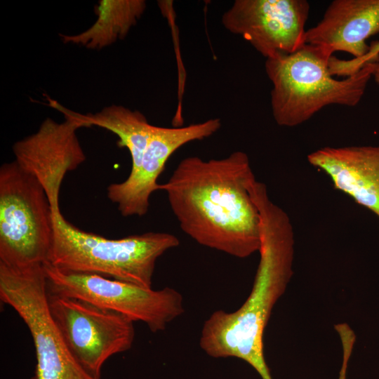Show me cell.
<instances>
[{
  "label": "cell",
  "mask_w": 379,
  "mask_h": 379,
  "mask_svg": "<svg viewBox=\"0 0 379 379\" xmlns=\"http://www.w3.org/2000/svg\"><path fill=\"white\" fill-rule=\"evenodd\" d=\"M48 295L44 265L0 263V299L26 324L34 345L36 362L32 379H96L65 344L51 317Z\"/></svg>",
  "instance_id": "cell-6"
},
{
  "label": "cell",
  "mask_w": 379,
  "mask_h": 379,
  "mask_svg": "<svg viewBox=\"0 0 379 379\" xmlns=\"http://www.w3.org/2000/svg\"><path fill=\"white\" fill-rule=\"evenodd\" d=\"M255 179L248 156L235 151L221 159H182L166 193L180 229L197 243L245 258L260 246V216L251 192Z\"/></svg>",
  "instance_id": "cell-1"
},
{
  "label": "cell",
  "mask_w": 379,
  "mask_h": 379,
  "mask_svg": "<svg viewBox=\"0 0 379 379\" xmlns=\"http://www.w3.org/2000/svg\"><path fill=\"white\" fill-rule=\"evenodd\" d=\"M53 214L39 182L14 160L0 168V262L22 267L46 262Z\"/></svg>",
  "instance_id": "cell-5"
},
{
  "label": "cell",
  "mask_w": 379,
  "mask_h": 379,
  "mask_svg": "<svg viewBox=\"0 0 379 379\" xmlns=\"http://www.w3.org/2000/svg\"><path fill=\"white\" fill-rule=\"evenodd\" d=\"M379 33V0H334L321 20L305 33V44L331 58L343 51L353 58L369 49L367 39Z\"/></svg>",
  "instance_id": "cell-12"
},
{
  "label": "cell",
  "mask_w": 379,
  "mask_h": 379,
  "mask_svg": "<svg viewBox=\"0 0 379 379\" xmlns=\"http://www.w3.org/2000/svg\"><path fill=\"white\" fill-rule=\"evenodd\" d=\"M331 58L305 44L293 53L266 59L265 72L272 86V113L279 126L300 125L328 105L354 107L359 103L376 62L336 79L329 69Z\"/></svg>",
  "instance_id": "cell-3"
},
{
  "label": "cell",
  "mask_w": 379,
  "mask_h": 379,
  "mask_svg": "<svg viewBox=\"0 0 379 379\" xmlns=\"http://www.w3.org/2000/svg\"><path fill=\"white\" fill-rule=\"evenodd\" d=\"M49 293L80 299L145 323L150 331L166 329L184 313L182 295L174 288H144L100 275L62 271L44 263Z\"/></svg>",
  "instance_id": "cell-7"
},
{
  "label": "cell",
  "mask_w": 379,
  "mask_h": 379,
  "mask_svg": "<svg viewBox=\"0 0 379 379\" xmlns=\"http://www.w3.org/2000/svg\"><path fill=\"white\" fill-rule=\"evenodd\" d=\"M251 197L260 216V261L250 295L236 311L217 310L205 321L200 347L213 358L236 357L262 379H272L265 360L263 335L272 310L293 275L294 234L291 220L255 181Z\"/></svg>",
  "instance_id": "cell-2"
},
{
  "label": "cell",
  "mask_w": 379,
  "mask_h": 379,
  "mask_svg": "<svg viewBox=\"0 0 379 379\" xmlns=\"http://www.w3.org/2000/svg\"><path fill=\"white\" fill-rule=\"evenodd\" d=\"M307 159L336 190L379 219V145L324 147L310 153Z\"/></svg>",
  "instance_id": "cell-13"
},
{
  "label": "cell",
  "mask_w": 379,
  "mask_h": 379,
  "mask_svg": "<svg viewBox=\"0 0 379 379\" xmlns=\"http://www.w3.org/2000/svg\"><path fill=\"white\" fill-rule=\"evenodd\" d=\"M57 122L47 118L38 131L14 143L15 161L42 185L53 212L60 211L59 194L65 176L86 160L77 131L81 125L64 115Z\"/></svg>",
  "instance_id": "cell-11"
},
{
  "label": "cell",
  "mask_w": 379,
  "mask_h": 379,
  "mask_svg": "<svg viewBox=\"0 0 379 379\" xmlns=\"http://www.w3.org/2000/svg\"><path fill=\"white\" fill-rule=\"evenodd\" d=\"M49 105L75 119L82 127L98 126L107 129L119 138L117 145L126 147L131 157V170L139 167L147 145L153 125L138 110L122 105H112L96 113L80 114L65 108L48 98Z\"/></svg>",
  "instance_id": "cell-14"
},
{
  "label": "cell",
  "mask_w": 379,
  "mask_h": 379,
  "mask_svg": "<svg viewBox=\"0 0 379 379\" xmlns=\"http://www.w3.org/2000/svg\"><path fill=\"white\" fill-rule=\"evenodd\" d=\"M48 307L73 356L96 379H100L108 359L130 350L133 344L134 321L123 314L49 292Z\"/></svg>",
  "instance_id": "cell-8"
},
{
  "label": "cell",
  "mask_w": 379,
  "mask_h": 379,
  "mask_svg": "<svg viewBox=\"0 0 379 379\" xmlns=\"http://www.w3.org/2000/svg\"><path fill=\"white\" fill-rule=\"evenodd\" d=\"M53 234L47 261L62 271L100 275L152 288L157 260L179 246L175 235L149 232L112 239L85 232L53 212Z\"/></svg>",
  "instance_id": "cell-4"
},
{
  "label": "cell",
  "mask_w": 379,
  "mask_h": 379,
  "mask_svg": "<svg viewBox=\"0 0 379 379\" xmlns=\"http://www.w3.org/2000/svg\"><path fill=\"white\" fill-rule=\"evenodd\" d=\"M147 4L143 0H100L97 19L86 30L74 35L60 34L65 44L101 49L127 36L141 18Z\"/></svg>",
  "instance_id": "cell-15"
},
{
  "label": "cell",
  "mask_w": 379,
  "mask_h": 379,
  "mask_svg": "<svg viewBox=\"0 0 379 379\" xmlns=\"http://www.w3.org/2000/svg\"><path fill=\"white\" fill-rule=\"evenodd\" d=\"M310 10L306 0H236L221 22L268 59L293 53L305 44Z\"/></svg>",
  "instance_id": "cell-9"
},
{
  "label": "cell",
  "mask_w": 379,
  "mask_h": 379,
  "mask_svg": "<svg viewBox=\"0 0 379 379\" xmlns=\"http://www.w3.org/2000/svg\"><path fill=\"white\" fill-rule=\"evenodd\" d=\"M221 127L218 118L185 126H153L139 167L121 182L107 187V197L124 217L142 216L149 209L152 194L159 190L157 180L170 157L184 145L208 138Z\"/></svg>",
  "instance_id": "cell-10"
},
{
  "label": "cell",
  "mask_w": 379,
  "mask_h": 379,
  "mask_svg": "<svg viewBox=\"0 0 379 379\" xmlns=\"http://www.w3.org/2000/svg\"><path fill=\"white\" fill-rule=\"evenodd\" d=\"M370 62H376L373 79L379 85V41H373L368 51L362 57L342 60L333 56L329 62L330 71L333 76L349 77Z\"/></svg>",
  "instance_id": "cell-16"
}]
</instances>
